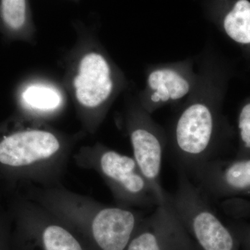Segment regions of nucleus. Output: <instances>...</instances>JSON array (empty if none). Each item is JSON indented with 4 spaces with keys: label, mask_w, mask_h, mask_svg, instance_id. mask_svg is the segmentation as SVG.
Masks as SVG:
<instances>
[{
    "label": "nucleus",
    "mask_w": 250,
    "mask_h": 250,
    "mask_svg": "<svg viewBox=\"0 0 250 250\" xmlns=\"http://www.w3.org/2000/svg\"><path fill=\"white\" fill-rule=\"evenodd\" d=\"M61 149L55 135L41 129L24 130L0 142V163L11 167L39 165L53 159Z\"/></svg>",
    "instance_id": "1a4fd4ad"
},
{
    "label": "nucleus",
    "mask_w": 250,
    "mask_h": 250,
    "mask_svg": "<svg viewBox=\"0 0 250 250\" xmlns=\"http://www.w3.org/2000/svg\"><path fill=\"white\" fill-rule=\"evenodd\" d=\"M220 207L225 214L232 219L250 218V199H227L221 202Z\"/></svg>",
    "instance_id": "dca6fc26"
},
{
    "label": "nucleus",
    "mask_w": 250,
    "mask_h": 250,
    "mask_svg": "<svg viewBox=\"0 0 250 250\" xmlns=\"http://www.w3.org/2000/svg\"><path fill=\"white\" fill-rule=\"evenodd\" d=\"M166 203L201 250H241L234 233L212 208L207 196L184 171Z\"/></svg>",
    "instance_id": "f03ea898"
},
{
    "label": "nucleus",
    "mask_w": 250,
    "mask_h": 250,
    "mask_svg": "<svg viewBox=\"0 0 250 250\" xmlns=\"http://www.w3.org/2000/svg\"><path fill=\"white\" fill-rule=\"evenodd\" d=\"M131 123L129 136L133 157L152 188L159 206L165 205L167 192L161 184V174L167 135L143 108L135 113Z\"/></svg>",
    "instance_id": "39448f33"
},
{
    "label": "nucleus",
    "mask_w": 250,
    "mask_h": 250,
    "mask_svg": "<svg viewBox=\"0 0 250 250\" xmlns=\"http://www.w3.org/2000/svg\"><path fill=\"white\" fill-rule=\"evenodd\" d=\"M238 145L236 158L250 157V96L242 103L237 118Z\"/></svg>",
    "instance_id": "2eb2a0df"
},
{
    "label": "nucleus",
    "mask_w": 250,
    "mask_h": 250,
    "mask_svg": "<svg viewBox=\"0 0 250 250\" xmlns=\"http://www.w3.org/2000/svg\"><path fill=\"white\" fill-rule=\"evenodd\" d=\"M187 175L207 197L250 198V157L215 158Z\"/></svg>",
    "instance_id": "0eeeda50"
},
{
    "label": "nucleus",
    "mask_w": 250,
    "mask_h": 250,
    "mask_svg": "<svg viewBox=\"0 0 250 250\" xmlns=\"http://www.w3.org/2000/svg\"><path fill=\"white\" fill-rule=\"evenodd\" d=\"M195 89L174 118L167 145L179 170L188 174L202 164L218 157L232 139V127L223 106L231 67L223 61L207 60L200 67Z\"/></svg>",
    "instance_id": "f257e3e1"
},
{
    "label": "nucleus",
    "mask_w": 250,
    "mask_h": 250,
    "mask_svg": "<svg viewBox=\"0 0 250 250\" xmlns=\"http://www.w3.org/2000/svg\"><path fill=\"white\" fill-rule=\"evenodd\" d=\"M29 21L28 0H0V24L11 33H19Z\"/></svg>",
    "instance_id": "4468645a"
},
{
    "label": "nucleus",
    "mask_w": 250,
    "mask_h": 250,
    "mask_svg": "<svg viewBox=\"0 0 250 250\" xmlns=\"http://www.w3.org/2000/svg\"><path fill=\"white\" fill-rule=\"evenodd\" d=\"M226 223L238 239L241 250H250V224L238 219H232Z\"/></svg>",
    "instance_id": "f3484780"
},
{
    "label": "nucleus",
    "mask_w": 250,
    "mask_h": 250,
    "mask_svg": "<svg viewBox=\"0 0 250 250\" xmlns=\"http://www.w3.org/2000/svg\"><path fill=\"white\" fill-rule=\"evenodd\" d=\"M207 18L250 59V0H204Z\"/></svg>",
    "instance_id": "f8f14e48"
},
{
    "label": "nucleus",
    "mask_w": 250,
    "mask_h": 250,
    "mask_svg": "<svg viewBox=\"0 0 250 250\" xmlns=\"http://www.w3.org/2000/svg\"><path fill=\"white\" fill-rule=\"evenodd\" d=\"M146 217L128 207H102L90 216L65 222L90 250H126Z\"/></svg>",
    "instance_id": "7ed1b4c3"
},
{
    "label": "nucleus",
    "mask_w": 250,
    "mask_h": 250,
    "mask_svg": "<svg viewBox=\"0 0 250 250\" xmlns=\"http://www.w3.org/2000/svg\"><path fill=\"white\" fill-rule=\"evenodd\" d=\"M97 167L122 207L152 208L159 206L134 157L104 149L97 156Z\"/></svg>",
    "instance_id": "20e7f679"
},
{
    "label": "nucleus",
    "mask_w": 250,
    "mask_h": 250,
    "mask_svg": "<svg viewBox=\"0 0 250 250\" xmlns=\"http://www.w3.org/2000/svg\"><path fill=\"white\" fill-rule=\"evenodd\" d=\"M21 101L29 109L43 113L57 109L62 104V97L58 90L52 87L34 83L23 90Z\"/></svg>",
    "instance_id": "ddd939ff"
},
{
    "label": "nucleus",
    "mask_w": 250,
    "mask_h": 250,
    "mask_svg": "<svg viewBox=\"0 0 250 250\" xmlns=\"http://www.w3.org/2000/svg\"><path fill=\"white\" fill-rule=\"evenodd\" d=\"M200 72L192 59L157 64L148 72L142 108L149 114L179 103L191 94L198 83Z\"/></svg>",
    "instance_id": "423d86ee"
},
{
    "label": "nucleus",
    "mask_w": 250,
    "mask_h": 250,
    "mask_svg": "<svg viewBox=\"0 0 250 250\" xmlns=\"http://www.w3.org/2000/svg\"><path fill=\"white\" fill-rule=\"evenodd\" d=\"M126 250H201L167 204L141 224Z\"/></svg>",
    "instance_id": "6e6552de"
},
{
    "label": "nucleus",
    "mask_w": 250,
    "mask_h": 250,
    "mask_svg": "<svg viewBox=\"0 0 250 250\" xmlns=\"http://www.w3.org/2000/svg\"><path fill=\"white\" fill-rule=\"evenodd\" d=\"M116 85L111 65L104 56L90 52L83 57L74 80L77 100L82 106H103L111 99Z\"/></svg>",
    "instance_id": "9b49d317"
},
{
    "label": "nucleus",
    "mask_w": 250,
    "mask_h": 250,
    "mask_svg": "<svg viewBox=\"0 0 250 250\" xmlns=\"http://www.w3.org/2000/svg\"><path fill=\"white\" fill-rule=\"evenodd\" d=\"M16 250H90L62 219L38 216L20 233Z\"/></svg>",
    "instance_id": "9d476101"
}]
</instances>
